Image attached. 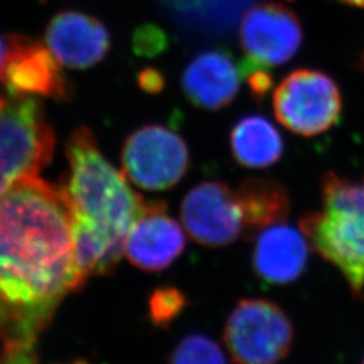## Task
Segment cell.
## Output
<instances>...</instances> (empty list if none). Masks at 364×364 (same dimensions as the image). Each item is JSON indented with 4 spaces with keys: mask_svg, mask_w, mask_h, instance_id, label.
Wrapping results in <instances>:
<instances>
[{
    "mask_svg": "<svg viewBox=\"0 0 364 364\" xmlns=\"http://www.w3.org/2000/svg\"><path fill=\"white\" fill-rule=\"evenodd\" d=\"M54 132L38 97H13L0 109V197L37 177L52 159Z\"/></svg>",
    "mask_w": 364,
    "mask_h": 364,
    "instance_id": "4",
    "label": "cell"
},
{
    "mask_svg": "<svg viewBox=\"0 0 364 364\" xmlns=\"http://www.w3.org/2000/svg\"><path fill=\"white\" fill-rule=\"evenodd\" d=\"M230 150L239 166L266 169L281 161L285 144L270 119L251 114L240 117L232 126Z\"/></svg>",
    "mask_w": 364,
    "mask_h": 364,
    "instance_id": "16",
    "label": "cell"
},
{
    "mask_svg": "<svg viewBox=\"0 0 364 364\" xmlns=\"http://www.w3.org/2000/svg\"><path fill=\"white\" fill-rule=\"evenodd\" d=\"M251 266L263 284L284 287L293 284L304 274L309 259V242L297 230L278 223L254 237Z\"/></svg>",
    "mask_w": 364,
    "mask_h": 364,
    "instance_id": "13",
    "label": "cell"
},
{
    "mask_svg": "<svg viewBox=\"0 0 364 364\" xmlns=\"http://www.w3.org/2000/svg\"><path fill=\"white\" fill-rule=\"evenodd\" d=\"M185 305L186 299L177 287H159L150 299V314L156 324L165 326L182 312Z\"/></svg>",
    "mask_w": 364,
    "mask_h": 364,
    "instance_id": "19",
    "label": "cell"
},
{
    "mask_svg": "<svg viewBox=\"0 0 364 364\" xmlns=\"http://www.w3.org/2000/svg\"><path fill=\"white\" fill-rule=\"evenodd\" d=\"M243 219L245 239L254 240L260 231L285 223L290 213V197L281 182L263 177H248L235 189Z\"/></svg>",
    "mask_w": 364,
    "mask_h": 364,
    "instance_id": "15",
    "label": "cell"
},
{
    "mask_svg": "<svg viewBox=\"0 0 364 364\" xmlns=\"http://www.w3.org/2000/svg\"><path fill=\"white\" fill-rule=\"evenodd\" d=\"M0 364H38L34 346H3Z\"/></svg>",
    "mask_w": 364,
    "mask_h": 364,
    "instance_id": "22",
    "label": "cell"
},
{
    "mask_svg": "<svg viewBox=\"0 0 364 364\" xmlns=\"http://www.w3.org/2000/svg\"><path fill=\"white\" fill-rule=\"evenodd\" d=\"M323 210L308 212L299 230L323 259L332 263L351 293L364 294V178L356 182L326 171L320 181Z\"/></svg>",
    "mask_w": 364,
    "mask_h": 364,
    "instance_id": "3",
    "label": "cell"
},
{
    "mask_svg": "<svg viewBox=\"0 0 364 364\" xmlns=\"http://www.w3.org/2000/svg\"><path fill=\"white\" fill-rule=\"evenodd\" d=\"M66 158L69 173L60 188L72 213L78 269L85 279L114 273L132 225L159 200L135 193L87 127L72 132Z\"/></svg>",
    "mask_w": 364,
    "mask_h": 364,
    "instance_id": "2",
    "label": "cell"
},
{
    "mask_svg": "<svg viewBox=\"0 0 364 364\" xmlns=\"http://www.w3.org/2000/svg\"><path fill=\"white\" fill-rule=\"evenodd\" d=\"M10 52L0 81L13 97H49L66 100L69 81L46 45L23 34H10Z\"/></svg>",
    "mask_w": 364,
    "mask_h": 364,
    "instance_id": "10",
    "label": "cell"
},
{
    "mask_svg": "<svg viewBox=\"0 0 364 364\" xmlns=\"http://www.w3.org/2000/svg\"><path fill=\"white\" fill-rule=\"evenodd\" d=\"M242 63L227 49L196 54L183 68L181 90L189 103L204 111H221L234 103L240 92Z\"/></svg>",
    "mask_w": 364,
    "mask_h": 364,
    "instance_id": "11",
    "label": "cell"
},
{
    "mask_svg": "<svg viewBox=\"0 0 364 364\" xmlns=\"http://www.w3.org/2000/svg\"><path fill=\"white\" fill-rule=\"evenodd\" d=\"M252 0H161L177 26L200 36L230 31Z\"/></svg>",
    "mask_w": 364,
    "mask_h": 364,
    "instance_id": "17",
    "label": "cell"
},
{
    "mask_svg": "<svg viewBox=\"0 0 364 364\" xmlns=\"http://www.w3.org/2000/svg\"><path fill=\"white\" fill-rule=\"evenodd\" d=\"M293 324L273 301L242 299L224 326V343L236 364H275L291 350Z\"/></svg>",
    "mask_w": 364,
    "mask_h": 364,
    "instance_id": "6",
    "label": "cell"
},
{
    "mask_svg": "<svg viewBox=\"0 0 364 364\" xmlns=\"http://www.w3.org/2000/svg\"><path fill=\"white\" fill-rule=\"evenodd\" d=\"M7 102H9V97H4V96L0 93V109H1L4 105H7Z\"/></svg>",
    "mask_w": 364,
    "mask_h": 364,
    "instance_id": "26",
    "label": "cell"
},
{
    "mask_svg": "<svg viewBox=\"0 0 364 364\" xmlns=\"http://www.w3.org/2000/svg\"><path fill=\"white\" fill-rule=\"evenodd\" d=\"M169 364H227V359L213 338L195 333L182 338L170 355Z\"/></svg>",
    "mask_w": 364,
    "mask_h": 364,
    "instance_id": "18",
    "label": "cell"
},
{
    "mask_svg": "<svg viewBox=\"0 0 364 364\" xmlns=\"http://www.w3.org/2000/svg\"><path fill=\"white\" fill-rule=\"evenodd\" d=\"M168 46V36L164 28L153 23L138 27L132 36L134 52L139 55L153 57L164 52Z\"/></svg>",
    "mask_w": 364,
    "mask_h": 364,
    "instance_id": "20",
    "label": "cell"
},
{
    "mask_svg": "<svg viewBox=\"0 0 364 364\" xmlns=\"http://www.w3.org/2000/svg\"><path fill=\"white\" fill-rule=\"evenodd\" d=\"M183 228L196 243L227 247L245 236V219L235 189L221 181H204L182 200Z\"/></svg>",
    "mask_w": 364,
    "mask_h": 364,
    "instance_id": "8",
    "label": "cell"
},
{
    "mask_svg": "<svg viewBox=\"0 0 364 364\" xmlns=\"http://www.w3.org/2000/svg\"><path fill=\"white\" fill-rule=\"evenodd\" d=\"M274 114L287 130L317 136L335 127L343 114L338 82L326 72L299 68L274 88Z\"/></svg>",
    "mask_w": 364,
    "mask_h": 364,
    "instance_id": "5",
    "label": "cell"
},
{
    "mask_svg": "<svg viewBox=\"0 0 364 364\" xmlns=\"http://www.w3.org/2000/svg\"><path fill=\"white\" fill-rule=\"evenodd\" d=\"M123 173L134 185L150 192L168 191L181 181L191 166L185 139L161 124H146L126 139Z\"/></svg>",
    "mask_w": 364,
    "mask_h": 364,
    "instance_id": "7",
    "label": "cell"
},
{
    "mask_svg": "<svg viewBox=\"0 0 364 364\" xmlns=\"http://www.w3.org/2000/svg\"><path fill=\"white\" fill-rule=\"evenodd\" d=\"M360 68H362V70L364 72V49L363 52H362V57H360Z\"/></svg>",
    "mask_w": 364,
    "mask_h": 364,
    "instance_id": "27",
    "label": "cell"
},
{
    "mask_svg": "<svg viewBox=\"0 0 364 364\" xmlns=\"http://www.w3.org/2000/svg\"><path fill=\"white\" fill-rule=\"evenodd\" d=\"M45 45L61 65L88 69L105 60L111 49V36L100 19L66 10L50 19L45 33Z\"/></svg>",
    "mask_w": 364,
    "mask_h": 364,
    "instance_id": "12",
    "label": "cell"
},
{
    "mask_svg": "<svg viewBox=\"0 0 364 364\" xmlns=\"http://www.w3.org/2000/svg\"><path fill=\"white\" fill-rule=\"evenodd\" d=\"M362 364H364V356H363V360H362Z\"/></svg>",
    "mask_w": 364,
    "mask_h": 364,
    "instance_id": "28",
    "label": "cell"
},
{
    "mask_svg": "<svg viewBox=\"0 0 364 364\" xmlns=\"http://www.w3.org/2000/svg\"><path fill=\"white\" fill-rule=\"evenodd\" d=\"M346 4H351V6H356V7H363L364 9V0H340Z\"/></svg>",
    "mask_w": 364,
    "mask_h": 364,
    "instance_id": "25",
    "label": "cell"
},
{
    "mask_svg": "<svg viewBox=\"0 0 364 364\" xmlns=\"http://www.w3.org/2000/svg\"><path fill=\"white\" fill-rule=\"evenodd\" d=\"M239 41L246 64L273 69L297 55L304 42V30L294 11L282 4L264 3L245 14Z\"/></svg>",
    "mask_w": 364,
    "mask_h": 364,
    "instance_id": "9",
    "label": "cell"
},
{
    "mask_svg": "<svg viewBox=\"0 0 364 364\" xmlns=\"http://www.w3.org/2000/svg\"><path fill=\"white\" fill-rule=\"evenodd\" d=\"M161 201L132 225L124 243L127 259L138 269L159 273L177 259L186 245L181 225L168 216Z\"/></svg>",
    "mask_w": 364,
    "mask_h": 364,
    "instance_id": "14",
    "label": "cell"
},
{
    "mask_svg": "<svg viewBox=\"0 0 364 364\" xmlns=\"http://www.w3.org/2000/svg\"><path fill=\"white\" fill-rule=\"evenodd\" d=\"M138 82L139 87L144 90V92L149 93H158L162 91L165 87V77L161 72H158L156 69H144L139 76H138Z\"/></svg>",
    "mask_w": 364,
    "mask_h": 364,
    "instance_id": "23",
    "label": "cell"
},
{
    "mask_svg": "<svg viewBox=\"0 0 364 364\" xmlns=\"http://www.w3.org/2000/svg\"><path fill=\"white\" fill-rule=\"evenodd\" d=\"M9 52H10V42H9V36L3 37L0 34V76L3 73V69L7 63L9 58Z\"/></svg>",
    "mask_w": 364,
    "mask_h": 364,
    "instance_id": "24",
    "label": "cell"
},
{
    "mask_svg": "<svg viewBox=\"0 0 364 364\" xmlns=\"http://www.w3.org/2000/svg\"><path fill=\"white\" fill-rule=\"evenodd\" d=\"M60 186L30 177L0 197V341L34 346L68 294L85 284Z\"/></svg>",
    "mask_w": 364,
    "mask_h": 364,
    "instance_id": "1",
    "label": "cell"
},
{
    "mask_svg": "<svg viewBox=\"0 0 364 364\" xmlns=\"http://www.w3.org/2000/svg\"><path fill=\"white\" fill-rule=\"evenodd\" d=\"M242 66H243L245 80L247 82L252 97L257 102L260 100L263 102L264 97L269 95V92L273 90L274 80L270 69L248 65L245 61H242Z\"/></svg>",
    "mask_w": 364,
    "mask_h": 364,
    "instance_id": "21",
    "label": "cell"
}]
</instances>
